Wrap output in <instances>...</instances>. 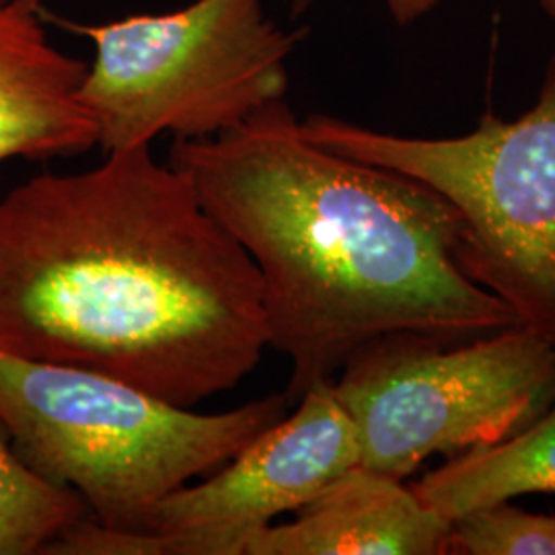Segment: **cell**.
I'll return each mask as SVG.
<instances>
[{
    "label": "cell",
    "mask_w": 555,
    "mask_h": 555,
    "mask_svg": "<svg viewBox=\"0 0 555 555\" xmlns=\"http://www.w3.org/2000/svg\"><path fill=\"white\" fill-rule=\"evenodd\" d=\"M410 488L447 520L525 494H555V403L520 435L447 459Z\"/></svg>",
    "instance_id": "cell-10"
},
{
    "label": "cell",
    "mask_w": 555,
    "mask_h": 555,
    "mask_svg": "<svg viewBox=\"0 0 555 555\" xmlns=\"http://www.w3.org/2000/svg\"><path fill=\"white\" fill-rule=\"evenodd\" d=\"M41 0H0V163L79 157L100 146L80 98L89 64L46 34Z\"/></svg>",
    "instance_id": "cell-8"
},
{
    "label": "cell",
    "mask_w": 555,
    "mask_h": 555,
    "mask_svg": "<svg viewBox=\"0 0 555 555\" xmlns=\"http://www.w3.org/2000/svg\"><path fill=\"white\" fill-rule=\"evenodd\" d=\"M169 163L254 259L291 403L377 337L459 344L520 325L456 266L463 222L447 199L315 144L284 100L217 137L173 140Z\"/></svg>",
    "instance_id": "cell-2"
},
{
    "label": "cell",
    "mask_w": 555,
    "mask_h": 555,
    "mask_svg": "<svg viewBox=\"0 0 555 555\" xmlns=\"http://www.w3.org/2000/svg\"><path fill=\"white\" fill-rule=\"evenodd\" d=\"M357 426L360 465L393 479L520 435L555 403V346L527 325L459 344L389 334L334 378Z\"/></svg>",
    "instance_id": "cell-6"
},
{
    "label": "cell",
    "mask_w": 555,
    "mask_h": 555,
    "mask_svg": "<svg viewBox=\"0 0 555 555\" xmlns=\"http://www.w3.org/2000/svg\"><path fill=\"white\" fill-rule=\"evenodd\" d=\"M440 2L442 0H385L391 20L396 21L399 27H408L416 21L424 20ZM284 4L291 9L293 15H302L315 4V0H284Z\"/></svg>",
    "instance_id": "cell-13"
},
{
    "label": "cell",
    "mask_w": 555,
    "mask_h": 555,
    "mask_svg": "<svg viewBox=\"0 0 555 555\" xmlns=\"http://www.w3.org/2000/svg\"><path fill=\"white\" fill-rule=\"evenodd\" d=\"M297 410L254 438L202 483L157 502L140 533L82 527L85 555H245L251 537L360 465L357 426L334 393L313 385Z\"/></svg>",
    "instance_id": "cell-7"
},
{
    "label": "cell",
    "mask_w": 555,
    "mask_h": 555,
    "mask_svg": "<svg viewBox=\"0 0 555 555\" xmlns=\"http://www.w3.org/2000/svg\"><path fill=\"white\" fill-rule=\"evenodd\" d=\"M266 348L254 259L151 144L0 198L2 352L194 408L241 385Z\"/></svg>",
    "instance_id": "cell-1"
},
{
    "label": "cell",
    "mask_w": 555,
    "mask_h": 555,
    "mask_svg": "<svg viewBox=\"0 0 555 555\" xmlns=\"http://www.w3.org/2000/svg\"><path fill=\"white\" fill-rule=\"evenodd\" d=\"M449 554L555 555V516L508 502L481 506L451 520Z\"/></svg>",
    "instance_id": "cell-12"
},
{
    "label": "cell",
    "mask_w": 555,
    "mask_h": 555,
    "mask_svg": "<svg viewBox=\"0 0 555 555\" xmlns=\"http://www.w3.org/2000/svg\"><path fill=\"white\" fill-rule=\"evenodd\" d=\"M85 518V500L36 474L0 424V555H46Z\"/></svg>",
    "instance_id": "cell-11"
},
{
    "label": "cell",
    "mask_w": 555,
    "mask_h": 555,
    "mask_svg": "<svg viewBox=\"0 0 555 555\" xmlns=\"http://www.w3.org/2000/svg\"><path fill=\"white\" fill-rule=\"evenodd\" d=\"M300 128L315 144L416 179L447 199L463 222L461 272L555 346V52L527 114H486L465 137H397L325 114Z\"/></svg>",
    "instance_id": "cell-4"
},
{
    "label": "cell",
    "mask_w": 555,
    "mask_h": 555,
    "mask_svg": "<svg viewBox=\"0 0 555 555\" xmlns=\"http://www.w3.org/2000/svg\"><path fill=\"white\" fill-rule=\"evenodd\" d=\"M451 520L428 508L401 479L357 465L270 525L245 555H449Z\"/></svg>",
    "instance_id": "cell-9"
},
{
    "label": "cell",
    "mask_w": 555,
    "mask_h": 555,
    "mask_svg": "<svg viewBox=\"0 0 555 555\" xmlns=\"http://www.w3.org/2000/svg\"><path fill=\"white\" fill-rule=\"evenodd\" d=\"M43 17L95 46L80 98L103 153L163 134L210 139L243 124L286 98L288 60L307 36L270 20L263 0H194L100 25Z\"/></svg>",
    "instance_id": "cell-5"
},
{
    "label": "cell",
    "mask_w": 555,
    "mask_h": 555,
    "mask_svg": "<svg viewBox=\"0 0 555 555\" xmlns=\"http://www.w3.org/2000/svg\"><path fill=\"white\" fill-rule=\"evenodd\" d=\"M291 405L274 393L198 414L118 378L0 350V424L13 447L114 531L140 533L157 502L215 474Z\"/></svg>",
    "instance_id": "cell-3"
},
{
    "label": "cell",
    "mask_w": 555,
    "mask_h": 555,
    "mask_svg": "<svg viewBox=\"0 0 555 555\" xmlns=\"http://www.w3.org/2000/svg\"><path fill=\"white\" fill-rule=\"evenodd\" d=\"M539 7L547 17L555 20V0H539Z\"/></svg>",
    "instance_id": "cell-14"
}]
</instances>
